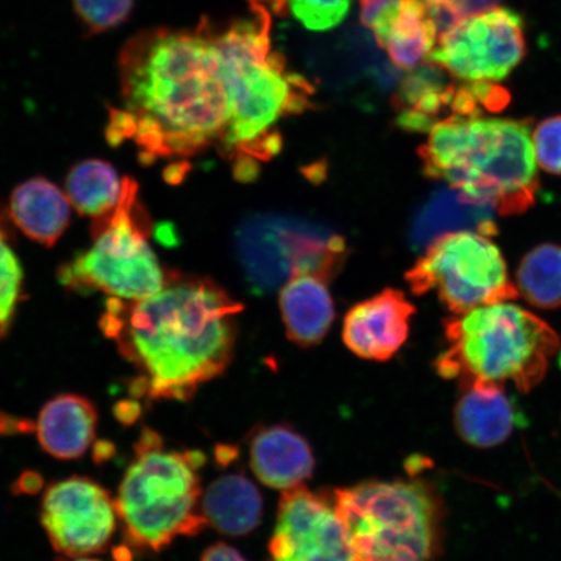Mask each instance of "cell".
I'll return each mask as SVG.
<instances>
[{
	"instance_id": "d4e9b609",
	"label": "cell",
	"mask_w": 561,
	"mask_h": 561,
	"mask_svg": "<svg viewBox=\"0 0 561 561\" xmlns=\"http://www.w3.org/2000/svg\"><path fill=\"white\" fill-rule=\"evenodd\" d=\"M517 291L539 308L561 306L560 245H538L526 254L517 271Z\"/></svg>"
},
{
	"instance_id": "d6a6232c",
	"label": "cell",
	"mask_w": 561,
	"mask_h": 561,
	"mask_svg": "<svg viewBox=\"0 0 561 561\" xmlns=\"http://www.w3.org/2000/svg\"><path fill=\"white\" fill-rule=\"evenodd\" d=\"M44 488V479L37 472L26 471L19 477V480L13 483V493L15 494H37Z\"/></svg>"
},
{
	"instance_id": "30bf717a",
	"label": "cell",
	"mask_w": 561,
	"mask_h": 561,
	"mask_svg": "<svg viewBox=\"0 0 561 561\" xmlns=\"http://www.w3.org/2000/svg\"><path fill=\"white\" fill-rule=\"evenodd\" d=\"M486 236L466 230L440 237L407 273L411 290L417 296L436 291L455 314L515 299L502 252Z\"/></svg>"
},
{
	"instance_id": "6da1fadb",
	"label": "cell",
	"mask_w": 561,
	"mask_h": 561,
	"mask_svg": "<svg viewBox=\"0 0 561 561\" xmlns=\"http://www.w3.org/2000/svg\"><path fill=\"white\" fill-rule=\"evenodd\" d=\"M118 72L122 107L111 110L105 129L111 145L131 142L145 164L221 150L230 101L209 21L193 31L138 33L126 42Z\"/></svg>"
},
{
	"instance_id": "1f68e13d",
	"label": "cell",
	"mask_w": 561,
	"mask_h": 561,
	"mask_svg": "<svg viewBox=\"0 0 561 561\" xmlns=\"http://www.w3.org/2000/svg\"><path fill=\"white\" fill-rule=\"evenodd\" d=\"M201 561H248L233 546L219 542L203 552Z\"/></svg>"
},
{
	"instance_id": "7c38bea8",
	"label": "cell",
	"mask_w": 561,
	"mask_h": 561,
	"mask_svg": "<svg viewBox=\"0 0 561 561\" xmlns=\"http://www.w3.org/2000/svg\"><path fill=\"white\" fill-rule=\"evenodd\" d=\"M110 491L87 476L55 481L41 502V525L62 558L95 556L108 549L117 529Z\"/></svg>"
},
{
	"instance_id": "52a82bcc",
	"label": "cell",
	"mask_w": 561,
	"mask_h": 561,
	"mask_svg": "<svg viewBox=\"0 0 561 561\" xmlns=\"http://www.w3.org/2000/svg\"><path fill=\"white\" fill-rule=\"evenodd\" d=\"M333 494L359 561H434L442 552L446 508L432 482L370 480Z\"/></svg>"
},
{
	"instance_id": "44dd1931",
	"label": "cell",
	"mask_w": 561,
	"mask_h": 561,
	"mask_svg": "<svg viewBox=\"0 0 561 561\" xmlns=\"http://www.w3.org/2000/svg\"><path fill=\"white\" fill-rule=\"evenodd\" d=\"M10 215L26 237L53 248L69 226L70 201L53 182L31 179L12 193Z\"/></svg>"
},
{
	"instance_id": "d590c367",
	"label": "cell",
	"mask_w": 561,
	"mask_h": 561,
	"mask_svg": "<svg viewBox=\"0 0 561 561\" xmlns=\"http://www.w3.org/2000/svg\"><path fill=\"white\" fill-rule=\"evenodd\" d=\"M252 4H270L271 10L275 11L277 15H285L287 9V0H251Z\"/></svg>"
},
{
	"instance_id": "7402d4cb",
	"label": "cell",
	"mask_w": 561,
	"mask_h": 561,
	"mask_svg": "<svg viewBox=\"0 0 561 561\" xmlns=\"http://www.w3.org/2000/svg\"><path fill=\"white\" fill-rule=\"evenodd\" d=\"M490 207L468 198L459 191H439L434 193L417 210L410 230V241L415 249L430 248L440 237L461 228L493 231L490 221ZM454 233V231H453Z\"/></svg>"
},
{
	"instance_id": "3957f363",
	"label": "cell",
	"mask_w": 561,
	"mask_h": 561,
	"mask_svg": "<svg viewBox=\"0 0 561 561\" xmlns=\"http://www.w3.org/2000/svg\"><path fill=\"white\" fill-rule=\"evenodd\" d=\"M271 13L251 4L250 15L216 30L222 61L230 121L221 152L233 161L236 178H256L263 161L277 156L276 125L311 107L312 83L287 69L285 56L272 50Z\"/></svg>"
},
{
	"instance_id": "4fadbf2b",
	"label": "cell",
	"mask_w": 561,
	"mask_h": 561,
	"mask_svg": "<svg viewBox=\"0 0 561 561\" xmlns=\"http://www.w3.org/2000/svg\"><path fill=\"white\" fill-rule=\"evenodd\" d=\"M272 561H359L332 491H284L270 541Z\"/></svg>"
},
{
	"instance_id": "f1b7e54d",
	"label": "cell",
	"mask_w": 561,
	"mask_h": 561,
	"mask_svg": "<svg viewBox=\"0 0 561 561\" xmlns=\"http://www.w3.org/2000/svg\"><path fill=\"white\" fill-rule=\"evenodd\" d=\"M531 139L537 164L546 172L561 174V116L539 124Z\"/></svg>"
},
{
	"instance_id": "8992f818",
	"label": "cell",
	"mask_w": 561,
	"mask_h": 561,
	"mask_svg": "<svg viewBox=\"0 0 561 561\" xmlns=\"http://www.w3.org/2000/svg\"><path fill=\"white\" fill-rule=\"evenodd\" d=\"M445 333L447 345L437 357V374L460 386L510 383L529 392L541 383L560 347L551 327L511 300L455 314Z\"/></svg>"
},
{
	"instance_id": "603a6c76",
	"label": "cell",
	"mask_w": 561,
	"mask_h": 561,
	"mask_svg": "<svg viewBox=\"0 0 561 561\" xmlns=\"http://www.w3.org/2000/svg\"><path fill=\"white\" fill-rule=\"evenodd\" d=\"M67 195L77 213L101 219L116 208L123 193V180L107 161L88 159L68 173Z\"/></svg>"
},
{
	"instance_id": "ba28073f",
	"label": "cell",
	"mask_w": 561,
	"mask_h": 561,
	"mask_svg": "<svg viewBox=\"0 0 561 561\" xmlns=\"http://www.w3.org/2000/svg\"><path fill=\"white\" fill-rule=\"evenodd\" d=\"M138 193L137 182L124 178L116 208L93 220V243L61 266L62 286L124 300L149 298L161 290L168 272L161 268L149 242L150 220Z\"/></svg>"
},
{
	"instance_id": "4316f807",
	"label": "cell",
	"mask_w": 561,
	"mask_h": 561,
	"mask_svg": "<svg viewBox=\"0 0 561 561\" xmlns=\"http://www.w3.org/2000/svg\"><path fill=\"white\" fill-rule=\"evenodd\" d=\"M77 18L90 34L105 33L128 21L135 0H73Z\"/></svg>"
},
{
	"instance_id": "f546056e",
	"label": "cell",
	"mask_w": 561,
	"mask_h": 561,
	"mask_svg": "<svg viewBox=\"0 0 561 561\" xmlns=\"http://www.w3.org/2000/svg\"><path fill=\"white\" fill-rule=\"evenodd\" d=\"M404 0H362V24L375 34L377 45L386 47Z\"/></svg>"
},
{
	"instance_id": "cb8c5ba5",
	"label": "cell",
	"mask_w": 561,
	"mask_h": 561,
	"mask_svg": "<svg viewBox=\"0 0 561 561\" xmlns=\"http://www.w3.org/2000/svg\"><path fill=\"white\" fill-rule=\"evenodd\" d=\"M438 37L437 26L424 4L420 0H404L385 48L396 67L412 69L426 60Z\"/></svg>"
},
{
	"instance_id": "74e56055",
	"label": "cell",
	"mask_w": 561,
	"mask_h": 561,
	"mask_svg": "<svg viewBox=\"0 0 561 561\" xmlns=\"http://www.w3.org/2000/svg\"><path fill=\"white\" fill-rule=\"evenodd\" d=\"M59 561H101V560L89 558V557H81V558H70V560H67V558H62Z\"/></svg>"
},
{
	"instance_id": "8fae6325",
	"label": "cell",
	"mask_w": 561,
	"mask_h": 561,
	"mask_svg": "<svg viewBox=\"0 0 561 561\" xmlns=\"http://www.w3.org/2000/svg\"><path fill=\"white\" fill-rule=\"evenodd\" d=\"M524 21L493 7L469 13L440 34L426 61L465 82H500L525 58Z\"/></svg>"
},
{
	"instance_id": "9c48e42d",
	"label": "cell",
	"mask_w": 561,
	"mask_h": 561,
	"mask_svg": "<svg viewBox=\"0 0 561 561\" xmlns=\"http://www.w3.org/2000/svg\"><path fill=\"white\" fill-rule=\"evenodd\" d=\"M236 250L250 289L276 290L287 279L314 275L331 279L342 268L343 237L320 222L285 215H252L236 231Z\"/></svg>"
},
{
	"instance_id": "4dcf8cb0",
	"label": "cell",
	"mask_w": 561,
	"mask_h": 561,
	"mask_svg": "<svg viewBox=\"0 0 561 561\" xmlns=\"http://www.w3.org/2000/svg\"><path fill=\"white\" fill-rule=\"evenodd\" d=\"M436 24L439 35L453 27L468 13L460 0H420Z\"/></svg>"
},
{
	"instance_id": "ffe728a7",
	"label": "cell",
	"mask_w": 561,
	"mask_h": 561,
	"mask_svg": "<svg viewBox=\"0 0 561 561\" xmlns=\"http://www.w3.org/2000/svg\"><path fill=\"white\" fill-rule=\"evenodd\" d=\"M263 508L261 491L242 473L217 477L203 491L202 514L224 536L250 535L262 523Z\"/></svg>"
},
{
	"instance_id": "d6986e66",
	"label": "cell",
	"mask_w": 561,
	"mask_h": 561,
	"mask_svg": "<svg viewBox=\"0 0 561 561\" xmlns=\"http://www.w3.org/2000/svg\"><path fill=\"white\" fill-rule=\"evenodd\" d=\"M328 280L300 275L291 278L280 291V314L287 336L301 347L318 345L333 324L335 312Z\"/></svg>"
},
{
	"instance_id": "83f0119b",
	"label": "cell",
	"mask_w": 561,
	"mask_h": 561,
	"mask_svg": "<svg viewBox=\"0 0 561 561\" xmlns=\"http://www.w3.org/2000/svg\"><path fill=\"white\" fill-rule=\"evenodd\" d=\"M294 18L308 31L327 32L348 15L351 0H287Z\"/></svg>"
},
{
	"instance_id": "5bb4252c",
	"label": "cell",
	"mask_w": 561,
	"mask_h": 561,
	"mask_svg": "<svg viewBox=\"0 0 561 561\" xmlns=\"http://www.w3.org/2000/svg\"><path fill=\"white\" fill-rule=\"evenodd\" d=\"M415 307L394 289H386L351 308L343 322V342L363 359L386 362L404 345Z\"/></svg>"
},
{
	"instance_id": "484cf974",
	"label": "cell",
	"mask_w": 561,
	"mask_h": 561,
	"mask_svg": "<svg viewBox=\"0 0 561 561\" xmlns=\"http://www.w3.org/2000/svg\"><path fill=\"white\" fill-rule=\"evenodd\" d=\"M9 217L0 206V340L10 333L23 296L24 273L15 250Z\"/></svg>"
},
{
	"instance_id": "e575fe53",
	"label": "cell",
	"mask_w": 561,
	"mask_h": 561,
	"mask_svg": "<svg viewBox=\"0 0 561 561\" xmlns=\"http://www.w3.org/2000/svg\"><path fill=\"white\" fill-rule=\"evenodd\" d=\"M32 431L31 424H25L24 420L0 415V434L23 433Z\"/></svg>"
},
{
	"instance_id": "836d02e7",
	"label": "cell",
	"mask_w": 561,
	"mask_h": 561,
	"mask_svg": "<svg viewBox=\"0 0 561 561\" xmlns=\"http://www.w3.org/2000/svg\"><path fill=\"white\" fill-rule=\"evenodd\" d=\"M115 416L125 425L135 424L140 416V405L136 401H123L115 405Z\"/></svg>"
},
{
	"instance_id": "7a4b0ae2",
	"label": "cell",
	"mask_w": 561,
	"mask_h": 561,
	"mask_svg": "<svg viewBox=\"0 0 561 561\" xmlns=\"http://www.w3.org/2000/svg\"><path fill=\"white\" fill-rule=\"evenodd\" d=\"M241 311L214 280L171 272L149 298H110L100 327L136 371L133 398L188 402L229 367Z\"/></svg>"
},
{
	"instance_id": "ac0fdd59",
	"label": "cell",
	"mask_w": 561,
	"mask_h": 561,
	"mask_svg": "<svg viewBox=\"0 0 561 561\" xmlns=\"http://www.w3.org/2000/svg\"><path fill=\"white\" fill-rule=\"evenodd\" d=\"M454 423L459 437L479 448L500 446L518 425V413L503 385L473 382L460 386Z\"/></svg>"
},
{
	"instance_id": "e0dca14e",
	"label": "cell",
	"mask_w": 561,
	"mask_h": 561,
	"mask_svg": "<svg viewBox=\"0 0 561 561\" xmlns=\"http://www.w3.org/2000/svg\"><path fill=\"white\" fill-rule=\"evenodd\" d=\"M98 420L100 413L88 397L66 392L42 407L34 431L46 454L59 460H77L93 445Z\"/></svg>"
},
{
	"instance_id": "2e32d148",
	"label": "cell",
	"mask_w": 561,
	"mask_h": 561,
	"mask_svg": "<svg viewBox=\"0 0 561 561\" xmlns=\"http://www.w3.org/2000/svg\"><path fill=\"white\" fill-rule=\"evenodd\" d=\"M451 77L446 69L432 62L405 75L392 98L399 128L410 133H426L454 116L460 85Z\"/></svg>"
},
{
	"instance_id": "8d00e7d4",
	"label": "cell",
	"mask_w": 561,
	"mask_h": 561,
	"mask_svg": "<svg viewBox=\"0 0 561 561\" xmlns=\"http://www.w3.org/2000/svg\"><path fill=\"white\" fill-rule=\"evenodd\" d=\"M112 454H114V446L108 445L107 442H101L95 448V460L104 461L110 458Z\"/></svg>"
},
{
	"instance_id": "5b68a950",
	"label": "cell",
	"mask_w": 561,
	"mask_h": 561,
	"mask_svg": "<svg viewBox=\"0 0 561 561\" xmlns=\"http://www.w3.org/2000/svg\"><path fill=\"white\" fill-rule=\"evenodd\" d=\"M115 497L123 529L121 561L133 553H158L180 537H195L206 529L202 514L201 469L206 455L199 450H168L163 438L144 426L135 444Z\"/></svg>"
},
{
	"instance_id": "9a60e30c",
	"label": "cell",
	"mask_w": 561,
	"mask_h": 561,
	"mask_svg": "<svg viewBox=\"0 0 561 561\" xmlns=\"http://www.w3.org/2000/svg\"><path fill=\"white\" fill-rule=\"evenodd\" d=\"M252 473L265 486L291 490L305 485L314 471V455L308 440L283 424L257 426L249 438Z\"/></svg>"
},
{
	"instance_id": "277c9868",
	"label": "cell",
	"mask_w": 561,
	"mask_h": 561,
	"mask_svg": "<svg viewBox=\"0 0 561 561\" xmlns=\"http://www.w3.org/2000/svg\"><path fill=\"white\" fill-rule=\"evenodd\" d=\"M430 133L419 151L430 178L502 215L522 213L535 201L538 164L528 124L451 116Z\"/></svg>"
}]
</instances>
